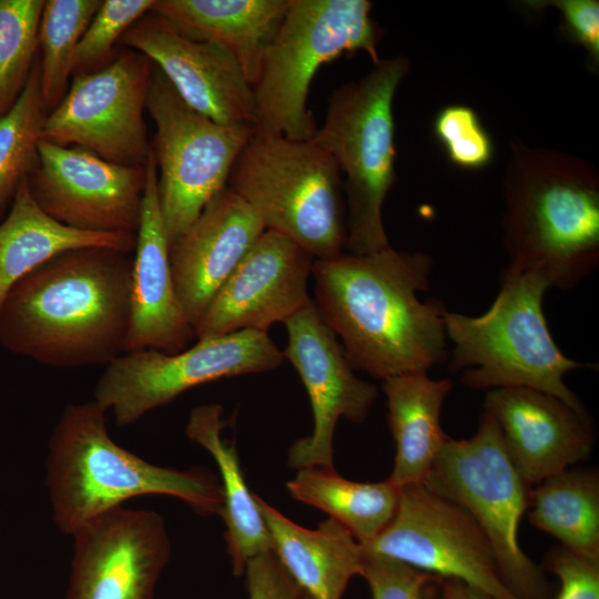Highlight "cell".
I'll list each match as a JSON object with an SVG mask.
<instances>
[{
	"mask_svg": "<svg viewBox=\"0 0 599 599\" xmlns=\"http://www.w3.org/2000/svg\"><path fill=\"white\" fill-rule=\"evenodd\" d=\"M432 266L427 254L392 246L315 260L312 301L354 369L384 380L447 361L445 309L417 295Z\"/></svg>",
	"mask_w": 599,
	"mask_h": 599,
	"instance_id": "6da1fadb",
	"label": "cell"
},
{
	"mask_svg": "<svg viewBox=\"0 0 599 599\" xmlns=\"http://www.w3.org/2000/svg\"><path fill=\"white\" fill-rule=\"evenodd\" d=\"M131 254L72 250L21 277L0 306V344L51 367L110 364L126 352Z\"/></svg>",
	"mask_w": 599,
	"mask_h": 599,
	"instance_id": "7a4b0ae2",
	"label": "cell"
},
{
	"mask_svg": "<svg viewBox=\"0 0 599 599\" xmlns=\"http://www.w3.org/2000/svg\"><path fill=\"white\" fill-rule=\"evenodd\" d=\"M504 179V245L512 272L568 290L599 263V174L587 160L514 141Z\"/></svg>",
	"mask_w": 599,
	"mask_h": 599,
	"instance_id": "3957f363",
	"label": "cell"
},
{
	"mask_svg": "<svg viewBox=\"0 0 599 599\" xmlns=\"http://www.w3.org/2000/svg\"><path fill=\"white\" fill-rule=\"evenodd\" d=\"M106 414L93 399L70 404L51 433L45 486L61 532L71 536L87 521L148 495L175 497L201 515L221 514L222 488L213 473L149 463L112 439Z\"/></svg>",
	"mask_w": 599,
	"mask_h": 599,
	"instance_id": "277c9868",
	"label": "cell"
},
{
	"mask_svg": "<svg viewBox=\"0 0 599 599\" xmlns=\"http://www.w3.org/2000/svg\"><path fill=\"white\" fill-rule=\"evenodd\" d=\"M500 285L489 309L479 316L445 311L446 335L454 344L449 369L461 372L460 382L469 388H531L588 417L564 377L593 365L568 358L554 341L542 309L549 285L537 273L507 268Z\"/></svg>",
	"mask_w": 599,
	"mask_h": 599,
	"instance_id": "5b68a950",
	"label": "cell"
},
{
	"mask_svg": "<svg viewBox=\"0 0 599 599\" xmlns=\"http://www.w3.org/2000/svg\"><path fill=\"white\" fill-rule=\"evenodd\" d=\"M410 69L403 55L379 59L359 80L333 90L312 139L344 175L347 235L344 252L365 255L390 246L383 204L395 173L394 99Z\"/></svg>",
	"mask_w": 599,
	"mask_h": 599,
	"instance_id": "8992f818",
	"label": "cell"
},
{
	"mask_svg": "<svg viewBox=\"0 0 599 599\" xmlns=\"http://www.w3.org/2000/svg\"><path fill=\"white\" fill-rule=\"evenodd\" d=\"M372 8L368 0H290L253 85L254 135L314 138L318 126L307 98L318 69L361 51L373 63L380 59L384 30Z\"/></svg>",
	"mask_w": 599,
	"mask_h": 599,
	"instance_id": "52a82bcc",
	"label": "cell"
},
{
	"mask_svg": "<svg viewBox=\"0 0 599 599\" xmlns=\"http://www.w3.org/2000/svg\"><path fill=\"white\" fill-rule=\"evenodd\" d=\"M227 187L315 260L344 252L347 224L343 181L333 158L313 140L253 135L237 156Z\"/></svg>",
	"mask_w": 599,
	"mask_h": 599,
	"instance_id": "ba28073f",
	"label": "cell"
},
{
	"mask_svg": "<svg viewBox=\"0 0 599 599\" xmlns=\"http://www.w3.org/2000/svg\"><path fill=\"white\" fill-rule=\"evenodd\" d=\"M423 484L475 521L514 596L551 598L544 572L519 545V524L529 507L531 486L510 460L498 424L488 413L470 438H446Z\"/></svg>",
	"mask_w": 599,
	"mask_h": 599,
	"instance_id": "9c48e42d",
	"label": "cell"
},
{
	"mask_svg": "<svg viewBox=\"0 0 599 599\" xmlns=\"http://www.w3.org/2000/svg\"><path fill=\"white\" fill-rule=\"evenodd\" d=\"M163 223L171 244L223 190L254 129L214 122L189 106L154 65L146 97Z\"/></svg>",
	"mask_w": 599,
	"mask_h": 599,
	"instance_id": "30bf717a",
	"label": "cell"
},
{
	"mask_svg": "<svg viewBox=\"0 0 599 599\" xmlns=\"http://www.w3.org/2000/svg\"><path fill=\"white\" fill-rule=\"evenodd\" d=\"M284 361L267 332L254 329L201 338L172 354L129 351L105 366L93 400L112 414L116 426H130L193 387L273 370Z\"/></svg>",
	"mask_w": 599,
	"mask_h": 599,
	"instance_id": "8fae6325",
	"label": "cell"
},
{
	"mask_svg": "<svg viewBox=\"0 0 599 599\" xmlns=\"http://www.w3.org/2000/svg\"><path fill=\"white\" fill-rule=\"evenodd\" d=\"M153 69L148 57L131 50L99 71L77 73L47 113L41 139L116 164L145 166L152 144L143 112Z\"/></svg>",
	"mask_w": 599,
	"mask_h": 599,
	"instance_id": "7c38bea8",
	"label": "cell"
},
{
	"mask_svg": "<svg viewBox=\"0 0 599 599\" xmlns=\"http://www.w3.org/2000/svg\"><path fill=\"white\" fill-rule=\"evenodd\" d=\"M363 548L439 578L459 579L491 599H518L500 578L493 549L475 521L424 484L399 488L394 518Z\"/></svg>",
	"mask_w": 599,
	"mask_h": 599,
	"instance_id": "4fadbf2b",
	"label": "cell"
},
{
	"mask_svg": "<svg viewBox=\"0 0 599 599\" xmlns=\"http://www.w3.org/2000/svg\"><path fill=\"white\" fill-rule=\"evenodd\" d=\"M145 179V166L116 164L82 148L40 139L28 183L40 207L62 224L135 234Z\"/></svg>",
	"mask_w": 599,
	"mask_h": 599,
	"instance_id": "5bb4252c",
	"label": "cell"
},
{
	"mask_svg": "<svg viewBox=\"0 0 599 599\" xmlns=\"http://www.w3.org/2000/svg\"><path fill=\"white\" fill-rule=\"evenodd\" d=\"M65 599H154L171 544L164 518L124 506L80 526Z\"/></svg>",
	"mask_w": 599,
	"mask_h": 599,
	"instance_id": "9a60e30c",
	"label": "cell"
},
{
	"mask_svg": "<svg viewBox=\"0 0 599 599\" xmlns=\"http://www.w3.org/2000/svg\"><path fill=\"white\" fill-rule=\"evenodd\" d=\"M283 324L287 331L284 358L298 373L314 416L312 434L291 446L288 465L297 470L334 469L333 439L338 419L363 423L377 388L355 375L339 339L323 322L312 300Z\"/></svg>",
	"mask_w": 599,
	"mask_h": 599,
	"instance_id": "2e32d148",
	"label": "cell"
},
{
	"mask_svg": "<svg viewBox=\"0 0 599 599\" xmlns=\"http://www.w3.org/2000/svg\"><path fill=\"white\" fill-rule=\"evenodd\" d=\"M315 257L290 237L265 230L193 325L195 338L284 323L311 298Z\"/></svg>",
	"mask_w": 599,
	"mask_h": 599,
	"instance_id": "e0dca14e",
	"label": "cell"
},
{
	"mask_svg": "<svg viewBox=\"0 0 599 599\" xmlns=\"http://www.w3.org/2000/svg\"><path fill=\"white\" fill-rule=\"evenodd\" d=\"M120 41L148 57L199 113L223 125L254 129L253 85L225 48L186 38L151 11L132 24Z\"/></svg>",
	"mask_w": 599,
	"mask_h": 599,
	"instance_id": "ac0fdd59",
	"label": "cell"
},
{
	"mask_svg": "<svg viewBox=\"0 0 599 599\" xmlns=\"http://www.w3.org/2000/svg\"><path fill=\"white\" fill-rule=\"evenodd\" d=\"M485 412L498 424L514 466L532 486L589 457V418L559 398L525 387L488 390Z\"/></svg>",
	"mask_w": 599,
	"mask_h": 599,
	"instance_id": "d6986e66",
	"label": "cell"
},
{
	"mask_svg": "<svg viewBox=\"0 0 599 599\" xmlns=\"http://www.w3.org/2000/svg\"><path fill=\"white\" fill-rule=\"evenodd\" d=\"M145 173L132 263L126 352L154 349L172 354L187 348L195 335L173 282L170 243L160 209L158 170L152 148Z\"/></svg>",
	"mask_w": 599,
	"mask_h": 599,
	"instance_id": "ffe728a7",
	"label": "cell"
},
{
	"mask_svg": "<svg viewBox=\"0 0 599 599\" xmlns=\"http://www.w3.org/2000/svg\"><path fill=\"white\" fill-rule=\"evenodd\" d=\"M264 231L255 211L225 186L171 242L173 282L192 326Z\"/></svg>",
	"mask_w": 599,
	"mask_h": 599,
	"instance_id": "44dd1931",
	"label": "cell"
},
{
	"mask_svg": "<svg viewBox=\"0 0 599 599\" xmlns=\"http://www.w3.org/2000/svg\"><path fill=\"white\" fill-rule=\"evenodd\" d=\"M290 0H155L151 8L186 38L229 50L254 85Z\"/></svg>",
	"mask_w": 599,
	"mask_h": 599,
	"instance_id": "7402d4cb",
	"label": "cell"
},
{
	"mask_svg": "<svg viewBox=\"0 0 599 599\" xmlns=\"http://www.w3.org/2000/svg\"><path fill=\"white\" fill-rule=\"evenodd\" d=\"M255 497L273 552L291 578L314 599H341L349 580L361 575L363 546L332 518L306 529Z\"/></svg>",
	"mask_w": 599,
	"mask_h": 599,
	"instance_id": "603a6c76",
	"label": "cell"
},
{
	"mask_svg": "<svg viewBox=\"0 0 599 599\" xmlns=\"http://www.w3.org/2000/svg\"><path fill=\"white\" fill-rule=\"evenodd\" d=\"M135 238L131 233L89 232L62 224L37 203L27 176L0 223V306L12 285L51 258L85 247L132 253Z\"/></svg>",
	"mask_w": 599,
	"mask_h": 599,
	"instance_id": "cb8c5ba5",
	"label": "cell"
},
{
	"mask_svg": "<svg viewBox=\"0 0 599 599\" xmlns=\"http://www.w3.org/2000/svg\"><path fill=\"white\" fill-rule=\"evenodd\" d=\"M451 387L450 379H432L426 372L383 380L388 425L396 445L388 480L397 488L426 479L447 438L440 412Z\"/></svg>",
	"mask_w": 599,
	"mask_h": 599,
	"instance_id": "d4e9b609",
	"label": "cell"
},
{
	"mask_svg": "<svg viewBox=\"0 0 599 599\" xmlns=\"http://www.w3.org/2000/svg\"><path fill=\"white\" fill-rule=\"evenodd\" d=\"M222 406L204 404L194 407L185 434L203 447L216 463L223 495L221 516L225 522V541L235 576L244 573L246 564L257 555L273 551L271 537L255 494L246 485L234 443L222 438L227 420Z\"/></svg>",
	"mask_w": 599,
	"mask_h": 599,
	"instance_id": "484cf974",
	"label": "cell"
},
{
	"mask_svg": "<svg viewBox=\"0 0 599 599\" xmlns=\"http://www.w3.org/2000/svg\"><path fill=\"white\" fill-rule=\"evenodd\" d=\"M291 496L318 508L341 524L362 545L375 540L395 516L399 488L388 479L358 483L334 469L303 468L286 485Z\"/></svg>",
	"mask_w": 599,
	"mask_h": 599,
	"instance_id": "4316f807",
	"label": "cell"
},
{
	"mask_svg": "<svg viewBox=\"0 0 599 599\" xmlns=\"http://www.w3.org/2000/svg\"><path fill=\"white\" fill-rule=\"evenodd\" d=\"M528 519L575 554L599 562V477L592 468H567L530 490Z\"/></svg>",
	"mask_w": 599,
	"mask_h": 599,
	"instance_id": "83f0119b",
	"label": "cell"
},
{
	"mask_svg": "<svg viewBox=\"0 0 599 599\" xmlns=\"http://www.w3.org/2000/svg\"><path fill=\"white\" fill-rule=\"evenodd\" d=\"M101 3V0L44 1L38 47L42 53L40 89L47 111L53 110L64 97L73 73L77 48Z\"/></svg>",
	"mask_w": 599,
	"mask_h": 599,
	"instance_id": "f1b7e54d",
	"label": "cell"
},
{
	"mask_svg": "<svg viewBox=\"0 0 599 599\" xmlns=\"http://www.w3.org/2000/svg\"><path fill=\"white\" fill-rule=\"evenodd\" d=\"M45 115L37 60L19 98L0 119V216L37 163Z\"/></svg>",
	"mask_w": 599,
	"mask_h": 599,
	"instance_id": "f546056e",
	"label": "cell"
},
{
	"mask_svg": "<svg viewBox=\"0 0 599 599\" xmlns=\"http://www.w3.org/2000/svg\"><path fill=\"white\" fill-rule=\"evenodd\" d=\"M43 0H0V119L32 72Z\"/></svg>",
	"mask_w": 599,
	"mask_h": 599,
	"instance_id": "4dcf8cb0",
	"label": "cell"
},
{
	"mask_svg": "<svg viewBox=\"0 0 599 599\" xmlns=\"http://www.w3.org/2000/svg\"><path fill=\"white\" fill-rule=\"evenodd\" d=\"M434 133L450 162L459 167L481 169L493 159V141L476 111L468 105L443 108L435 118Z\"/></svg>",
	"mask_w": 599,
	"mask_h": 599,
	"instance_id": "1f68e13d",
	"label": "cell"
},
{
	"mask_svg": "<svg viewBox=\"0 0 599 599\" xmlns=\"http://www.w3.org/2000/svg\"><path fill=\"white\" fill-rule=\"evenodd\" d=\"M155 0H104L85 29L74 57L73 73L101 62L125 31L146 14Z\"/></svg>",
	"mask_w": 599,
	"mask_h": 599,
	"instance_id": "d6a6232c",
	"label": "cell"
},
{
	"mask_svg": "<svg viewBox=\"0 0 599 599\" xmlns=\"http://www.w3.org/2000/svg\"><path fill=\"white\" fill-rule=\"evenodd\" d=\"M361 576L373 599H439L441 578L394 559L365 554Z\"/></svg>",
	"mask_w": 599,
	"mask_h": 599,
	"instance_id": "836d02e7",
	"label": "cell"
},
{
	"mask_svg": "<svg viewBox=\"0 0 599 599\" xmlns=\"http://www.w3.org/2000/svg\"><path fill=\"white\" fill-rule=\"evenodd\" d=\"M545 566L559 580L550 599H599V562L560 546L548 552Z\"/></svg>",
	"mask_w": 599,
	"mask_h": 599,
	"instance_id": "e575fe53",
	"label": "cell"
},
{
	"mask_svg": "<svg viewBox=\"0 0 599 599\" xmlns=\"http://www.w3.org/2000/svg\"><path fill=\"white\" fill-rule=\"evenodd\" d=\"M527 6L541 9L551 7L559 11L561 29L567 38L581 45L593 67L599 63V2L598 0L528 1Z\"/></svg>",
	"mask_w": 599,
	"mask_h": 599,
	"instance_id": "d590c367",
	"label": "cell"
},
{
	"mask_svg": "<svg viewBox=\"0 0 599 599\" xmlns=\"http://www.w3.org/2000/svg\"><path fill=\"white\" fill-rule=\"evenodd\" d=\"M247 599H301L303 590L273 551L252 558L245 567Z\"/></svg>",
	"mask_w": 599,
	"mask_h": 599,
	"instance_id": "8d00e7d4",
	"label": "cell"
},
{
	"mask_svg": "<svg viewBox=\"0 0 599 599\" xmlns=\"http://www.w3.org/2000/svg\"><path fill=\"white\" fill-rule=\"evenodd\" d=\"M439 599H491L483 590L455 578H441Z\"/></svg>",
	"mask_w": 599,
	"mask_h": 599,
	"instance_id": "74e56055",
	"label": "cell"
},
{
	"mask_svg": "<svg viewBox=\"0 0 599 599\" xmlns=\"http://www.w3.org/2000/svg\"><path fill=\"white\" fill-rule=\"evenodd\" d=\"M301 599H314V598L308 596L307 593L303 592Z\"/></svg>",
	"mask_w": 599,
	"mask_h": 599,
	"instance_id": "f35d334b",
	"label": "cell"
}]
</instances>
